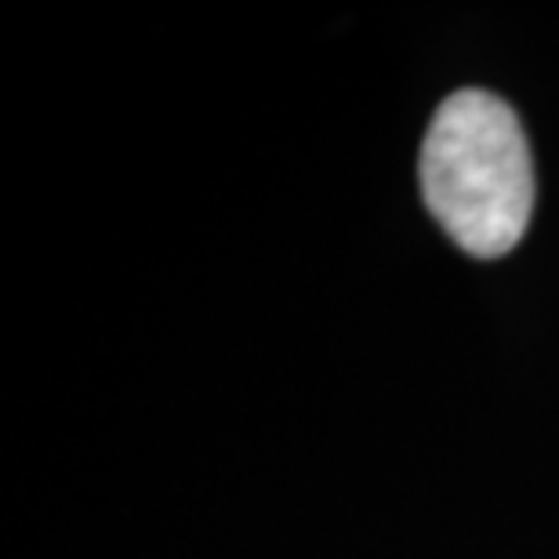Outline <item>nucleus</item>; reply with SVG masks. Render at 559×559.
<instances>
[{
    "label": "nucleus",
    "mask_w": 559,
    "mask_h": 559,
    "mask_svg": "<svg viewBox=\"0 0 559 559\" xmlns=\"http://www.w3.org/2000/svg\"><path fill=\"white\" fill-rule=\"evenodd\" d=\"M425 204L465 254L501 259L534 215V164L509 103L457 92L436 109L421 145Z\"/></svg>",
    "instance_id": "1"
}]
</instances>
